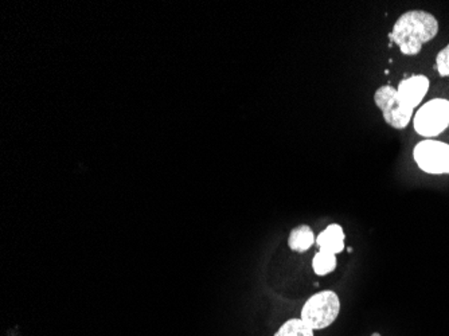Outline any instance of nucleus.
I'll use <instances>...</instances> for the list:
<instances>
[{"label":"nucleus","instance_id":"39448f33","mask_svg":"<svg viewBox=\"0 0 449 336\" xmlns=\"http://www.w3.org/2000/svg\"><path fill=\"white\" fill-rule=\"evenodd\" d=\"M417 166L428 174H449V145L425 140L414 148Z\"/></svg>","mask_w":449,"mask_h":336},{"label":"nucleus","instance_id":"1a4fd4ad","mask_svg":"<svg viewBox=\"0 0 449 336\" xmlns=\"http://www.w3.org/2000/svg\"><path fill=\"white\" fill-rule=\"evenodd\" d=\"M274 336H314V330L309 328L300 317L289 319L277 330Z\"/></svg>","mask_w":449,"mask_h":336},{"label":"nucleus","instance_id":"7ed1b4c3","mask_svg":"<svg viewBox=\"0 0 449 336\" xmlns=\"http://www.w3.org/2000/svg\"><path fill=\"white\" fill-rule=\"evenodd\" d=\"M449 125V101L435 98L428 101L414 117V130L417 133L432 137L447 130Z\"/></svg>","mask_w":449,"mask_h":336},{"label":"nucleus","instance_id":"20e7f679","mask_svg":"<svg viewBox=\"0 0 449 336\" xmlns=\"http://www.w3.org/2000/svg\"><path fill=\"white\" fill-rule=\"evenodd\" d=\"M377 104L385 121L396 130H403L412 119L413 110L405 107L397 97V89L393 86H381L374 95Z\"/></svg>","mask_w":449,"mask_h":336},{"label":"nucleus","instance_id":"9b49d317","mask_svg":"<svg viewBox=\"0 0 449 336\" xmlns=\"http://www.w3.org/2000/svg\"><path fill=\"white\" fill-rule=\"evenodd\" d=\"M436 68H438L440 75L448 77L449 75V45L447 48H443L436 57Z\"/></svg>","mask_w":449,"mask_h":336},{"label":"nucleus","instance_id":"9d476101","mask_svg":"<svg viewBox=\"0 0 449 336\" xmlns=\"http://www.w3.org/2000/svg\"><path fill=\"white\" fill-rule=\"evenodd\" d=\"M336 254H332L330 252H320L315 254L314 261H312V268L315 271L316 275L319 276H326L329 273H331L332 271L336 268Z\"/></svg>","mask_w":449,"mask_h":336},{"label":"nucleus","instance_id":"f03ea898","mask_svg":"<svg viewBox=\"0 0 449 336\" xmlns=\"http://www.w3.org/2000/svg\"><path fill=\"white\" fill-rule=\"evenodd\" d=\"M341 313V301L335 292L323 290L311 296L300 313V319L315 330H324L336 320Z\"/></svg>","mask_w":449,"mask_h":336},{"label":"nucleus","instance_id":"f8f14e48","mask_svg":"<svg viewBox=\"0 0 449 336\" xmlns=\"http://www.w3.org/2000/svg\"><path fill=\"white\" fill-rule=\"evenodd\" d=\"M371 336H381L378 332H374V334H371Z\"/></svg>","mask_w":449,"mask_h":336},{"label":"nucleus","instance_id":"0eeeda50","mask_svg":"<svg viewBox=\"0 0 449 336\" xmlns=\"http://www.w3.org/2000/svg\"><path fill=\"white\" fill-rule=\"evenodd\" d=\"M343 241H344L343 229L339 225L334 224L320 233L319 237L316 238V245L319 246L320 251L338 254L344 249Z\"/></svg>","mask_w":449,"mask_h":336},{"label":"nucleus","instance_id":"6e6552de","mask_svg":"<svg viewBox=\"0 0 449 336\" xmlns=\"http://www.w3.org/2000/svg\"><path fill=\"white\" fill-rule=\"evenodd\" d=\"M315 242V236L312 229L307 225H301L294 229L289 234L288 245L294 252L304 253Z\"/></svg>","mask_w":449,"mask_h":336},{"label":"nucleus","instance_id":"f257e3e1","mask_svg":"<svg viewBox=\"0 0 449 336\" xmlns=\"http://www.w3.org/2000/svg\"><path fill=\"white\" fill-rule=\"evenodd\" d=\"M438 19L426 11L405 12L393 26L391 41L401 48L405 56H416L423 45L438 36Z\"/></svg>","mask_w":449,"mask_h":336},{"label":"nucleus","instance_id":"423d86ee","mask_svg":"<svg viewBox=\"0 0 449 336\" xmlns=\"http://www.w3.org/2000/svg\"><path fill=\"white\" fill-rule=\"evenodd\" d=\"M429 80L425 75H412L403 80L397 88V97L408 108L414 109L425 97Z\"/></svg>","mask_w":449,"mask_h":336}]
</instances>
